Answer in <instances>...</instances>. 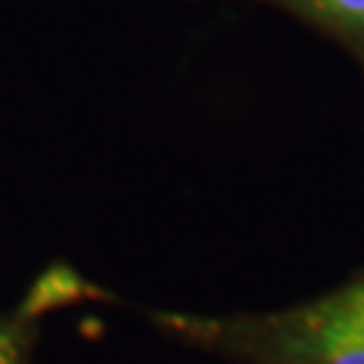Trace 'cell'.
I'll return each instance as SVG.
<instances>
[{
    "mask_svg": "<svg viewBox=\"0 0 364 364\" xmlns=\"http://www.w3.org/2000/svg\"><path fill=\"white\" fill-rule=\"evenodd\" d=\"M141 313L159 335L230 364H364V270L273 311Z\"/></svg>",
    "mask_w": 364,
    "mask_h": 364,
    "instance_id": "obj_1",
    "label": "cell"
},
{
    "mask_svg": "<svg viewBox=\"0 0 364 364\" xmlns=\"http://www.w3.org/2000/svg\"><path fill=\"white\" fill-rule=\"evenodd\" d=\"M97 294V287L76 270L65 264L49 267L11 311H0V364H33L43 318L57 308L95 299Z\"/></svg>",
    "mask_w": 364,
    "mask_h": 364,
    "instance_id": "obj_2",
    "label": "cell"
},
{
    "mask_svg": "<svg viewBox=\"0 0 364 364\" xmlns=\"http://www.w3.org/2000/svg\"><path fill=\"white\" fill-rule=\"evenodd\" d=\"M281 9L299 25L338 43L351 54L364 76V0H254Z\"/></svg>",
    "mask_w": 364,
    "mask_h": 364,
    "instance_id": "obj_3",
    "label": "cell"
}]
</instances>
